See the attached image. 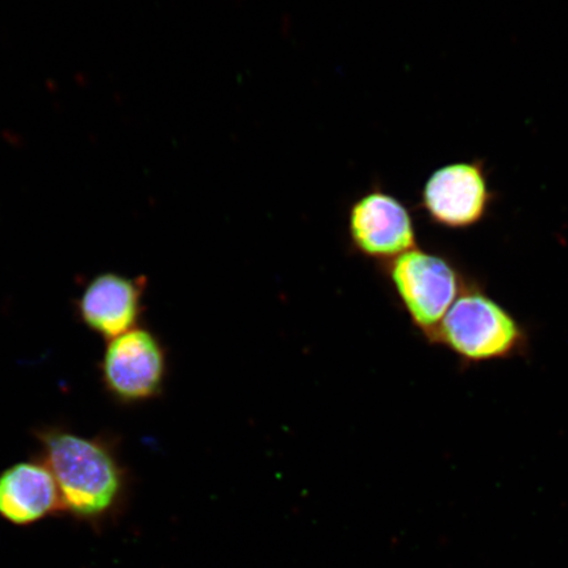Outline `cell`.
Instances as JSON below:
<instances>
[{
    "label": "cell",
    "mask_w": 568,
    "mask_h": 568,
    "mask_svg": "<svg viewBox=\"0 0 568 568\" xmlns=\"http://www.w3.org/2000/svg\"><path fill=\"white\" fill-rule=\"evenodd\" d=\"M432 345L450 351L471 366L525 355L529 336L525 326L485 286L470 278L447 312Z\"/></svg>",
    "instance_id": "cell-2"
},
{
    "label": "cell",
    "mask_w": 568,
    "mask_h": 568,
    "mask_svg": "<svg viewBox=\"0 0 568 568\" xmlns=\"http://www.w3.org/2000/svg\"><path fill=\"white\" fill-rule=\"evenodd\" d=\"M39 459L59 487L63 514L99 529L123 513L130 474L115 443L102 436L83 437L61 426L34 432Z\"/></svg>",
    "instance_id": "cell-1"
},
{
    "label": "cell",
    "mask_w": 568,
    "mask_h": 568,
    "mask_svg": "<svg viewBox=\"0 0 568 568\" xmlns=\"http://www.w3.org/2000/svg\"><path fill=\"white\" fill-rule=\"evenodd\" d=\"M349 234L357 252L385 264L416 247V230L408 209L383 191H373L354 203Z\"/></svg>",
    "instance_id": "cell-6"
},
{
    "label": "cell",
    "mask_w": 568,
    "mask_h": 568,
    "mask_svg": "<svg viewBox=\"0 0 568 568\" xmlns=\"http://www.w3.org/2000/svg\"><path fill=\"white\" fill-rule=\"evenodd\" d=\"M166 371L165 347L151 331L139 326L110 341L101 365L106 393L124 404L158 397Z\"/></svg>",
    "instance_id": "cell-4"
},
{
    "label": "cell",
    "mask_w": 568,
    "mask_h": 568,
    "mask_svg": "<svg viewBox=\"0 0 568 568\" xmlns=\"http://www.w3.org/2000/svg\"><path fill=\"white\" fill-rule=\"evenodd\" d=\"M63 514L59 487L38 458L19 462L0 473V517L16 527H31Z\"/></svg>",
    "instance_id": "cell-8"
},
{
    "label": "cell",
    "mask_w": 568,
    "mask_h": 568,
    "mask_svg": "<svg viewBox=\"0 0 568 568\" xmlns=\"http://www.w3.org/2000/svg\"><path fill=\"white\" fill-rule=\"evenodd\" d=\"M386 274L412 325L429 344L471 278L446 255L417 247L386 262Z\"/></svg>",
    "instance_id": "cell-3"
},
{
    "label": "cell",
    "mask_w": 568,
    "mask_h": 568,
    "mask_svg": "<svg viewBox=\"0 0 568 568\" xmlns=\"http://www.w3.org/2000/svg\"><path fill=\"white\" fill-rule=\"evenodd\" d=\"M146 281L122 274L103 273L84 287L77 301V314L97 335L115 338L136 328L142 312Z\"/></svg>",
    "instance_id": "cell-7"
},
{
    "label": "cell",
    "mask_w": 568,
    "mask_h": 568,
    "mask_svg": "<svg viewBox=\"0 0 568 568\" xmlns=\"http://www.w3.org/2000/svg\"><path fill=\"white\" fill-rule=\"evenodd\" d=\"M493 197L480 163L456 162L429 176L422 207L432 223L447 230H468L483 222Z\"/></svg>",
    "instance_id": "cell-5"
}]
</instances>
